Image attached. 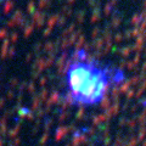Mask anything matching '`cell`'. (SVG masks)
<instances>
[{"label": "cell", "mask_w": 146, "mask_h": 146, "mask_svg": "<svg viewBox=\"0 0 146 146\" xmlns=\"http://www.w3.org/2000/svg\"><path fill=\"white\" fill-rule=\"evenodd\" d=\"M124 80L125 73L121 68L105 65L78 49L66 61L62 99L71 106L93 107Z\"/></svg>", "instance_id": "6da1fadb"}]
</instances>
